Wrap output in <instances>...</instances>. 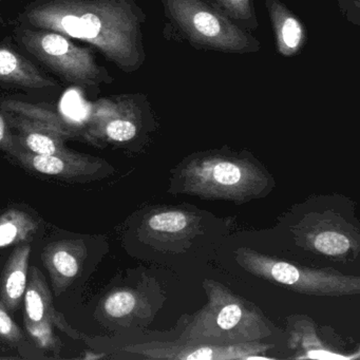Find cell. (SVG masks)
I'll use <instances>...</instances> for the list:
<instances>
[{"label": "cell", "instance_id": "cell-1", "mask_svg": "<svg viewBox=\"0 0 360 360\" xmlns=\"http://www.w3.org/2000/svg\"><path fill=\"white\" fill-rule=\"evenodd\" d=\"M18 22L85 41L123 70L138 65V20L127 0H33Z\"/></svg>", "mask_w": 360, "mask_h": 360}, {"label": "cell", "instance_id": "cell-2", "mask_svg": "<svg viewBox=\"0 0 360 360\" xmlns=\"http://www.w3.org/2000/svg\"><path fill=\"white\" fill-rule=\"evenodd\" d=\"M274 180L250 158L207 153L189 157L172 172L169 193L244 203L263 198Z\"/></svg>", "mask_w": 360, "mask_h": 360}, {"label": "cell", "instance_id": "cell-3", "mask_svg": "<svg viewBox=\"0 0 360 360\" xmlns=\"http://www.w3.org/2000/svg\"><path fill=\"white\" fill-rule=\"evenodd\" d=\"M203 288L207 302L191 317L180 340L238 345L271 334L269 320L252 302L214 280H205Z\"/></svg>", "mask_w": 360, "mask_h": 360}, {"label": "cell", "instance_id": "cell-4", "mask_svg": "<svg viewBox=\"0 0 360 360\" xmlns=\"http://www.w3.org/2000/svg\"><path fill=\"white\" fill-rule=\"evenodd\" d=\"M14 39L22 50L70 85L92 88L112 82L91 49L77 46L60 33L18 26Z\"/></svg>", "mask_w": 360, "mask_h": 360}, {"label": "cell", "instance_id": "cell-5", "mask_svg": "<svg viewBox=\"0 0 360 360\" xmlns=\"http://www.w3.org/2000/svg\"><path fill=\"white\" fill-rule=\"evenodd\" d=\"M242 269L261 279L299 294L313 296H351L360 292V278L335 269H315L286 262L248 248L235 252Z\"/></svg>", "mask_w": 360, "mask_h": 360}, {"label": "cell", "instance_id": "cell-6", "mask_svg": "<svg viewBox=\"0 0 360 360\" xmlns=\"http://www.w3.org/2000/svg\"><path fill=\"white\" fill-rule=\"evenodd\" d=\"M273 345L255 342L238 345H214V343L193 342L179 340L174 342H150L145 345H128L124 351L138 354L149 359L167 360H229L262 359Z\"/></svg>", "mask_w": 360, "mask_h": 360}, {"label": "cell", "instance_id": "cell-7", "mask_svg": "<svg viewBox=\"0 0 360 360\" xmlns=\"http://www.w3.org/2000/svg\"><path fill=\"white\" fill-rule=\"evenodd\" d=\"M9 157L29 172L70 182L96 180L109 176L112 172V168L105 160L96 157L75 151L69 155H35L20 147L18 143L15 151Z\"/></svg>", "mask_w": 360, "mask_h": 360}, {"label": "cell", "instance_id": "cell-8", "mask_svg": "<svg viewBox=\"0 0 360 360\" xmlns=\"http://www.w3.org/2000/svg\"><path fill=\"white\" fill-rule=\"evenodd\" d=\"M297 233L305 248L330 258L356 257L359 250V233L351 225L330 217L307 218L300 223Z\"/></svg>", "mask_w": 360, "mask_h": 360}, {"label": "cell", "instance_id": "cell-9", "mask_svg": "<svg viewBox=\"0 0 360 360\" xmlns=\"http://www.w3.org/2000/svg\"><path fill=\"white\" fill-rule=\"evenodd\" d=\"M138 134V126L128 105L113 98H101L92 105L86 125L90 140L125 143Z\"/></svg>", "mask_w": 360, "mask_h": 360}, {"label": "cell", "instance_id": "cell-10", "mask_svg": "<svg viewBox=\"0 0 360 360\" xmlns=\"http://www.w3.org/2000/svg\"><path fill=\"white\" fill-rule=\"evenodd\" d=\"M176 11L182 26L201 41L231 49L241 45L238 31L210 9L191 3V0H178Z\"/></svg>", "mask_w": 360, "mask_h": 360}, {"label": "cell", "instance_id": "cell-11", "mask_svg": "<svg viewBox=\"0 0 360 360\" xmlns=\"http://www.w3.org/2000/svg\"><path fill=\"white\" fill-rule=\"evenodd\" d=\"M87 254L83 240H60L46 246L41 260L51 278L56 296L66 292L79 275Z\"/></svg>", "mask_w": 360, "mask_h": 360}, {"label": "cell", "instance_id": "cell-12", "mask_svg": "<svg viewBox=\"0 0 360 360\" xmlns=\"http://www.w3.org/2000/svg\"><path fill=\"white\" fill-rule=\"evenodd\" d=\"M4 113L12 129L18 132L15 134L16 142L29 153L44 155H69L72 153L65 146L67 136L56 128L7 111H4Z\"/></svg>", "mask_w": 360, "mask_h": 360}, {"label": "cell", "instance_id": "cell-13", "mask_svg": "<svg viewBox=\"0 0 360 360\" xmlns=\"http://www.w3.org/2000/svg\"><path fill=\"white\" fill-rule=\"evenodd\" d=\"M58 86L29 58L0 43V87L44 90Z\"/></svg>", "mask_w": 360, "mask_h": 360}, {"label": "cell", "instance_id": "cell-14", "mask_svg": "<svg viewBox=\"0 0 360 360\" xmlns=\"http://www.w3.org/2000/svg\"><path fill=\"white\" fill-rule=\"evenodd\" d=\"M24 302L25 321L37 323V322L49 320L67 334L75 338H79L77 333L69 328L62 314L58 313L54 307L53 298L48 286L47 280L37 267H31L29 269L28 283L25 292Z\"/></svg>", "mask_w": 360, "mask_h": 360}, {"label": "cell", "instance_id": "cell-15", "mask_svg": "<svg viewBox=\"0 0 360 360\" xmlns=\"http://www.w3.org/2000/svg\"><path fill=\"white\" fill-rule=\"evenodd\" d=\"M197 226V217L186 210L159 208L145 217L141 233L147 240L176 241L191 237Z\"/></svg>", "mask_w": 360, "mask_h": 360}, {"label": "cell", "instance_id": "cell-16", "mask_svg": "<svg viewBox=\"0 0 360 360\" xmlns=\"http://www.w3.org/2000/svg\"><path fill=\"white\" fill-rule=\"evenodd\" d=\"M31 248L25 243L12 252L0 280V303L10 313H15L24 300L28 283Z\"/></svg>", "mask_w": 360, "mask_h": 360}, {"label": "cell", "instance_id": "cell-17", "mask_svg": "<svg viewBox=\"0 0 360 360\" xmlns=\"http://www.w3.org/2000/svg\"><path fill=\"white\" fill-rule=\"evenodd\" d=\"M290 347L298 349L301 354L297 359H358L359 355L341 353L330 349L316 333L315 326L309 319H294L290 323Z\"/></svg>", "mask_w": 360, "mask_h": 360}, {"label": "cell", "instance_id": "cell-18", "mask_svg": "<svg viewBox=\"0 0 360 360\" xmlns=\"http://www.w3.org/2000/svg\"><path fill=\"white\" fill-rule=\"evenodd\" d=\"M146 307L142 294L132 288L111 290L101 301L98 309L103 317L113 323L126 324L140 317Z\"/></svg>", "mask_w": 360, "mask_h": 360}, {"label": "cell", "instance_id": "cell-19", "mask_svg": "<svg viewBox=\"0 0 360 360\" xmlns=\"http://www.w3.org/2000/svg\"><path fill=\"white\" fill-rule=\"evenodd\" d=\"M39 222L20 208H10L0 214V250L28 242L39 231Z\"/></svg>", "mask_w": 360, "mask_h": 360}, {"label": "cell", "instance_id": "cell-20", "mask_svg": "<svg viewBox=\"0 0 360 360\" xmlns=\"http://www.w3.org/2000/svg\"><path fill=\"white\" fill-rule=\"evenodd\" d=\"M0 110L47 124L62 132L67 138L73 136V126L60 113L44 105L30 104L13 98H0Z\"/></svg>", "mask_w": 360, "mask_h": 360}, {"label": "cell", "instance_id": "cell-21", "mask_svg": "<svg viewBox=\"0 0 360 360\" xmlns=\"http://www.w3.org/2000/svg\"><path fill=\"white\" fill-rule=\"evenodd\" d=\"M275 18H277L276 28H277L278 41H279L282 53H294L302 41V27L296 18L283 12L277 14Z\"/></svg>", "mask_w": 360, "mask_h": 360}, {"label": "cell", "instance_id": "cell-22", "mask_svg": "<svg viewBox=\"0 0 360 360\" xmlns=\"http://www.w3.org/2000/svg\"><path fill=\"white\" fill-rule=\"evenodd\" d=\"M53 326L54 324L49 320L37 322V323L25 321L27 333L37 347L46 349V351H52L56 354H60V343L62 342L56 336Z\"/></svg>", "mask_w": 360, "mask_h": 360}, {"label": "cell", "instance_id": "cell-23", "mask_svg": "<svg viewBox=\"0 0 360 360\" xmlns=\"http://www.w3.org/2000/svg\"><path fill=\"white\" fill-rule=\"evenodd\" d=\"M0 338L14 347H20L26 342L24 333L14 322L9 311L0 303Z\"/></svg>", "mask_w": 360, "mask_h": 360}, {"label": "cell", "instance_id": "cell-24", "mask_svg": "<svg viewBox=\"0 0 360 360\" xmlns=\"http://www.w3.org/2000/svg\"><path fill=\"white\" fill-rule=\"evenodd\" d=\"M18 147L15 134L12 132L11 126L3 110H0V150L11 155Z\"/></svg>", "mask_w": 360, "mask_h": 360}, {"label": "cell", "instance_id": "cell-25", "mask_svg": "<svg viewBox=\"0 0 360 360\" xmlns=\"http://www.w3.org/2000/svg\"><path fill=\"white\" fill-rule=\"evenodd\" d=\"M225 3L231 9L235 10L241 15L248 12V0H225Z\"/></svg>", "mask_w": 360, "mask_h": 360}, {"label": "cell", "instance_id": "cell-26", "mask_svg": "<svg viewBox=\"0 0 360 360\" xmlns=\"http://www.w3.org/2000/svg\"><path fill=\"white\" fill-rule=\"evenodd\" d=\"M1 1V0H0ZM0 24H3V18H1V14H0Z\"/></svg>", "mask_w": 360, "mask_h": 360}]
</instances>
